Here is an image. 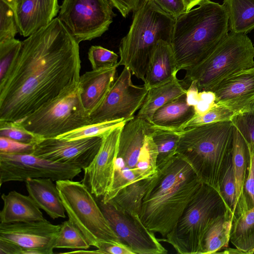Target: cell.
Masks as SVG:
<instances>
[{"instance_id": "obj_1", "label": "cell", "mask_w": 254, "mask_h": 254, "mask_svg": "<svg viewBox=\"0 0 254 254\" xmlns=\"http://www.w3.org/2000/svg\"><path fill=\"white\" fill-rule=\"evenodd\" d=\"M79 44L58 17L22 41L0 79V121H20L76 89Z\"/></svg>"}, {"instance_id": "obj_2", "label": "cell", "mask_w": 254, "mask_h": 254, "mask_svg": "<svg viewBox=\"0 0 254 254\" xmlns=\"http://www.w3.org/2000/svg\"><path fill=\"white\" fill-rule=\"evenodd\" d=\"M202 183L191 166L176 154L157 168L142 200L141 221L165 238Z\"/></svg>"}, {"instance_id": "obj_3", "label": "cell", "mask_w": 254, "mask_h": 254, "mask_svg": "<svg viewBox=\"0 0 254 254\" xmlns=\"http://www.w3.org/2000/svg\"><path fill=\"white\" fill-rule=\"evenodd\" d=\"M224 4L203 0L176 19L170 42L178 72L204 61L228 34Z\"/></svg>"}, {"instance_id": "obj_4", "label": "cell", "mask_w": 254, "mask_h": 254, "mask_svg": "<svg viewBox=\"0 0 254 254\" xmlns=\"http://www.w3.org/2000/svg\"><path fill=\"white\" fill-rule=\"evenodd\" d=\"M232 121L199 125L180 132L177 154L192 168L200 181L218 191L219 182L231 155Z\"/></svg>"}, {"instance_id": "obj_5", "label": "cell", "mask_w": 254, "mask_h": 254, "mask_svg": "<svg viewBox=\"0 0 254 254\" xmlns=\"http://www.w3.org/2000/svg\"><path fill=\"white\" fill-rule=\"evenodd\" d=\"M176 19L152 0H140L129 30L120 42L118 66L127 67L144 82L156 46L160 40L171 42Z\"/></svg>"}, {"instance_id": "obj_6", "label": "cell", "mask_w": 254, "mask_h": 254, "mask_svg": "<svg viewBox=\"0 0 254 254\" xmlns=\"http://www.w3.org/2000/svg\"><path fill=\"white\" fill-rule=\"evenodd\" d=\"M152 127L136 116L123 127L114 165L111 186L101 199L111 200L121 190L139 181L154 177L157 172V150Z\"/></svg>"}, {"instance_id": "obj_7", "label": "cell", "mask_w": 254, "mask_h": 254, "mask_svg": "<svg viewBox=\"0 0 254 254\" xmlns=\"http://www.w3.org/2000/svg\"><path fill=\"white\" fill-rule=\"evenodd\" d=\"M228 211L219 191L202 183L173 229L163 240H159L170 244L179 254H200L207 229Z\"/></svg>"}, {"instance_id": "obj_8", "label": "cell", "mask_w": 254, "mask_h": 254, "mask_svg": "<svg viewBox=\"0 0 254 254\" xmlns=\"http://www.w3.org/2000/svg\"><path fill=\"white\" fill-rule=\"evenodd\" d=\"M254 66V46L246 34L228 33L202 62L186 70L184 81L198 92L210 91L222 80Z\"/></svg>"}, {"instance_id": "obj_9", "label": "cell", "mask_w": 254, "mask_h": 254, "mask_svg": "<svg viewBox=\"0 0 254 254\" xmlns=\"http://www.w3.org/2000/svg\"><path fill=\"white\" fill-rule=\"evenodd\" d=\"M68 220L84 236L90 246L98 249L103 243L121 242L110 227L98 203L82 182H56Z\"/></svg>"}, {"instance_id": "obj_10", "label": "cell", "mask_w": 254, "mask_h": 254, "mask_svg": "<svg viewBox=\"0 0 254 254\" xmlns=\"http://www.w3.org/2000/svg\"><path fill=\"white\" fill-rule=\"evenodd\" d=\"M15 122L43 138L57 137L91 124L90 114L82 105L78 86Z\"/></svg>"}, {"instance_id": "obj_11", "label": "cell", "mask_w": 254, "mask_h": 254, "mask_svg": "<svg viewBox=\"0 0 254 254\" xmlns=\"http://www.w3.org/2000/svg\"><path fill=\"white\" fill-rule=\"evenodd\" d=\"M109 0H63L58 18L79 43L101 36L115 16Z\"/></svg>"}, {"instance_id": "obj_12", "label": "cell", "mask_w": 254, "mask_h": 254, "mask_svg": "<svg viewBox=\"0 0 254 254\" xmlns=\"http://www.w3.org/2000/svg\"><path fill=\"white\" fill-rule=\"evenodd\" d=\"M131 72L124 66L100 105L90 114L91 124L128 121L142 105L149 89L133 84Z\"/></svg>"}, {"instance_id": "obj_13", "label": "cell", "mask_w": 254, "mask_h": 254, "mask_svg": "<svg viewBox=\"0 0 254 254\" xmlns=\"http://www.w3.org/2000/svg\"><path fill=\"white\" fill-rule=\"evenodd\" d=\"M82 169L55 162L33 154L0 152V186L9 182H25L28 179L50 178L54 181L73 180Z\"/></svg>"}, {"instance_id": "obj_14", "label": "cell", "mask_w": 254, "mask_h": 254, "mask_svg": "<svg viewBox=\"0 0 254 254\" xmlns=\"http://www.w3.org/2000/svg\"><path fill=\"white\" fill-rule=\"evenodd\" d=\"M99 205L110 227L120 241L135 254H165L167 250L149 230L140 216L131 213L112 200H100Z\"/></svg>"}, {"instance_id": "obj_15", "label": "cell", "mask_w": 254, "mask_h": 254, "mask_svg": "<svg viewBox=\"0 0 254 254\" xmlns=\"http://www.w3.org/2000/svg\"><path fill=\"white\" fill-rule=\"evenodd\" d=\"M103 136L67 140L59 137L44 138L34 145L33 154L84 170L98 153Z\"/></svg>"}, {"instance_id": "obj_16", "label": "cell", "mask_w": 254, "mask_h": 254, "mask_svg": "<svg viewBox=\"0 0 254 254\" xmlns=\"http://www.w3.org/2000/svg\"><path fill=\"white\" fill-rule=\"evenodd\" d=\"M61 225L43 220L0 223V239L12 242L23 249L40 250L42 254L54 253V244Z\"/></svg>"}, {"instance_id": "obj_17", "label": "cell", "mask_w": 254, "mask_h": 254, "mask_svg": "<svg viewBox=\"0 0 254 254\" xmlns=\"http://www.w3.org/2000/svg\"><path fill=\"white\" fill-rule=\"evenodd\" d=\"M123 126L116 127L103 136L98 153L83 170L84 177L81 182L97 198L102 197L111 186L114 161Z\"/></svg>"}, {"instance_id": "obj_18", "label": "cell", "mask_w": 254, "mask_h": 254, "mask_svg": "<svg viewBox=\"0 0 254 254\" xmlns=\"http://www.w3.org/2000/svg\"><path fill=\"white\" fill-rule=\"evenodd\" d=\"M210 91L215 96L214 105L228 108L239 115L254 110V66L222 80Z\"/></svg>"}, {"instance_id": "obj_19", "label": "cell", "mask_w": 254, "mask_h": 254, "mask_svg": "<svg viewBox=\"0 0 254 254\" xmlns=\"http://www.w3.org/2000/svg\"><path fill=\"white\" fill-rule=\"evenodd\" d=\"M58 0H18L11 6L18 33L27 37L48 25L60 10Z\"/></svg>"}, {"instance_id": "obj_20", "label": "cell", "mask_w": 254, "mask_h": 254, "mask_svg": "<svg viewBox=\"0 0 254 254\" xmlns=\"http://www.w3.org/2000/svg\"><path fill=\"white\" fill-rule=\"evenodd\" d=\"M87 71L80 76L78 89L85 109L90 114L102 103L116 78L117 67Z\"/></svg>"}, {"instance_id": "obj_21", "label": "cell", "mask_w": 254, "mask_h": 254, "mask_svg": "<svg viewBox=\"0 0 254 254\" xmlns=\"http://www.w3.org/2000/svg\"><path fill=\"white\" fill-rule=\"evenodd\" d=\"M195 115V106L189 102L186 93L159 108L148 123L153 128L179 132Z\"/></svg>"}, {"instance_id": "obj_22", "label": "cell", "mask_w": 254, "mask_h": 254, "mask_svg": "<svg viewBox=\"0 0 254 254\" xmlns=\"http://www.w3.org/2000/svg\"><path fill=\"white\" fill-rule=\"evenodd\" d=\"M177 65L170 43L160 40L150 58L144 82L149 89L177 77Z\"/></svg>"}, {"instance_id": "obj_23", "label": "cell", "mask_w": 254, "mask_h": 254, "mask_svg": "<svg viewBox=\"0 0 254 254\" xmlns=\"http://www.w3.org/2000/svg\"><path fill=\"white\" fill-rule=\"evenodd\" d=\"M50 178L28 179L25 181L29 195L53 219L65 217V210L56 184Z\"/></svg>"}, {"instance_id": "obj_24", "label": "cell", "mask_w": 254, "mask_h": 254, "mask_svg": "<svg viewBox=\"0 0 254 254\" xmlns=\"http://www.w3.org/2000/svg\"><path fill=\"white\" fill-rule=\"evenodd\" d=\"M3 205L0 212V223H10L45 219L40 208L28 195L15 190L1 196Z\"/></svg>"}, {"instance_id": "obj_25", "label": "cell", "mask_w": 254, "mask_h": 254, "mask_svg": "<svg viewBox=\"0 0 254 254\" xmlns=\"http://www.w3.org/2000/svg\"><path fill=\"white\" fill-rule=\"evenodd\" d=\"M231 154L236 189V210L233 218V221L241 214L243 190L249 174L251 162L250 152L248 143L235 126Z\"/></svg>"}, {"instance_id": "obj_26", "label": "cell", "mask_w": 254, "mask_h": 254, "mask_svg": "<svg viewBox=\"0 0 254 254\" xmlns=\"http://www.w3.org/2000/svg\"><path fill=\"white\" fill-rule=\"evenodd\" d=\"M183 83L176 77L165 84L149 89L136 116L149 122L159 108L187 93L188 90Z\"/></svg>"}, {"instance_id": "obj_27", "label": "cell", "mask_w": 254, "mask_h": 254, "mask_svg": "<svg viewBox=\"0 0 254 254\" xmlns=\"http://www.w3.org/2000/svg\"><path fill=\"white\" fill-rule=\"evenodd\" d=\"M232 221L233 214L228 211L210 224L202 239L200 254L215 253L228 246Z\"/></svg>"}, {"instance_id": "obj_28", "label": "cell", "mask_w": 254, "mask_h": 254, "mask_svg": "<svg viewBox=\"0 0 254 254\" xmlns=\"http://www.w3.org/2000/svg\"><path fill=\"white\" fill-rule=\"evenodd\" d=\"M230 32L247 34L254 29V0H224Z\"/></svg>"}, {"instance_id": "obj_29", "label": "cell", "mask_w": 254, "mask_h": 254, "mask_svg": "<svg viewBox=\"0 0 254 254\" xmlns=\"http://www.w3.org/2000/svg\"><path fill=\"white\" fill-rule=\"evenodd\" d=\"M230 241L244 254L254 252V207L232 221Z\"/></svg>"}, {"instance_id": "obj_30", "label": "cell", "mask_w": 254, "mask_h": 254, "mask_svg": "<svg viewBox=\"0 0 254 254\" xmlns=\"http://www.w3.org/2000/svg\"><path fill=\"white\" fill-rule=\"evenodd\" d=\"M154 177L126 187L110 200L126 211L140 216L143 198Z\"/></svg>"}, {"instance_id": "obj_31", "label": "cell", "mask_w": 254, "mask_h": 254, "mask_svg": "<svg viewBox=\"0 0 254 254\" xmlns=\"http://www.w3.org/2000/svg\"><path fill=\"white\" fill-rule=\"evenodd\" d=\"M151 136L157 150L158 168L177 154L180 132L152 127Z\"/></svg>"}, {"instance_id": "obj_32", "label": "cell", "mask_w": 254, "mask_h": 254, "mask_svg": "<svg viewBox=\"0 0 254 254\" xmlns=\"http://www.w3.org/2000/svg\"><path fill=\"white\" fill-rule=\"evenodd\" d=\"M90 247L84 236L71 221L68 220L61 224L54 249L87 250Z\"/></svg>"}, {"instance_id": "obj_33", "label": "cell", "mask_w": 254, "mask_h": 254, "mask_svg": "<svg viewBox=\"0 0 254 254\" xmlns=\"http://www.w3.org/2000/svg\"><path fill=\"white\" fill-rule=\"evenodd\" d=\"M218 191L233 216L236 210V189L232 154L229 158L219 182Z\"/></svg>"}, {"instance_id": "obj_34", "label": "cell", "mask_w": 254, "mask_h": 254, "mask_svg": "<svg viewBox=\"0 0 254 254\" xmlns=\"http://www.w3.org/2000/svg\"><path fill=\"white\" fill-rule=\"evenodd\" d=\"M127 121L117 120L90 124L63 134L57 137L67 140L104 136L113 129L123 126Z\"/></svg>"}, {"instance_id": "obj_35", "label": "cell", "mask_w": 254, "mask_h": 254, "mask_svg": "<svg viewBox=\"0 0 254 254\" xmlns=\"http://www.w3.org/2000/svg\"><path fill=\"white\" fill-rule=\"evenodd\" d=\"M0 136L35 145L43 138L25 129L16 122L0 121Z\"/></svg>"}, {"instance_id": "obj_36", "label": "cell", "mask_w": 254, "mask_h": 254, "mask_svg": "<svg viewBox=\"0 0 254 254\" xmlns=\"http://www.w3.org/2000/svg\"><path fill=\"white\" fill-rule=\"evenodd\" d=\"M239 114L236 112L231 109L214 105L206 113L201 115H195L187 123L184 130L187 128L204 124L232 121Z\"/></svg>"}, {"instance_id": "obj_37", "label": "cell", "mask_w": 254, "mask_h": 254, "mask_svg": "<svg viewBox=\"0 0 254 254\" xmlns=\"http://www.w3.org/2000/svg\"><path fill=\"white\" fill-rule=\"evenodd\" d=\"M88 57L93 70L118 66L119 56L100 46H92L88 50Z\"/></svg>"}, {"instance_id": "obj_38", "label": "cell", "mask_w": 254, "mask_h": 254, "mask_svg": "<svg viewBox=\"0 0 254 254\" xmlns=\"http://www.w3.org/2000/svg\"><path fill=\"white\" fill-rule=\"evenodd\" d=\"M18 32L13 9L4 1L0 0V42L15 38Z\"/></svg>"}, {"instance_id": "obj_39", "label": "cell", "mask_w": 254, "mask_h": 254, "mask_svg": "<svg viewBox=\"0 0 254 254\" xmlns=\"http://www.w3.org/2000/svg\"><path fill=\"white\" fill-rule=\"evenodd\" d=\"M248 145L250 152L251 162L249 174L243 190L241 214L254 207V146L249 143Z\"/></svg>"}, {"instance_id": "obj_40", "label": "cell", "mask_w": 254, "mask_h": 254, "mask_svg": "<svg viewBox=\"0 0 254 254\" xmlns=\"http://www.w3.org/2000/svg\"><path fill=\"white\" fill-rule=\"evenodd\" d=\"M21 44V41L15 38L0 42V79L5 75Z\"/></svg>"}, {"instance_id": "obj_41", "label": "cell", "mask_w": 254, "mask_h": 254, "mask_svg": "<svg viewBox=\"0 0 254 254\" xmlns=\"http://www.w3.org/2000/svg\"><path fill=\"white\" fill-rule=\"evenodd\" d=\"M232 122L247 142L254 146V110L236 116Z\"/></svg>"}, {"instance_id": "obj_42", "label": "cell", "mask_w": 254, "mask_h": 254, "mask_svg": "<svg viewBox=\"0 0 254 254\" xmlns=\"http://www.w3.org/2000/svg\"><path fill=\"white\" fill-rule=\"evenodd\" d=\"M34 145L0 136V152L7 154H32Z\"/></svg>"}, {"instance_id": "obj_43", "label": "cell", "mask_w": 254, "mask_h": 254, "mask_svg": "<svg viewBox=\"0 0 254 254\" xmlns=\"http://www.w3.org/2000/svg\"><path fill=\"white\" fill-rule=\"evenodd\" d=\"M162 10L176 18L186 12L183 0H152Z\"/></svg>"}, {"instance_id": "obj_44", "label": "cell", "mask_w": 254, "mask_h": 254, "mask_svg": "<svg viewBox=\"0 0 254 254\" xmlns=\"http://www.w3.org/2000/svg\"><path fill=\"white\" fill-rule=\"evenodd\" d=\"M102 254H135L133 251L121 242L103 243L97 249Z\"/></svg>"}, {"instance_id": "obj_45", "label": "cell", "mask_w": 254, "mask_h": 254, "mask_svg": "<svg viewBox=\"0 0 254 254\" xmlns=\"http://www.w3.org/2000/svg\"><path fill=\"white\" fill-rule=\"evenodd\" d=\"M114 7L117 8L124 17L134 11L139 4L140 0H109Z\"/></svg>"}, {"instance_id": "obj_46", "label": "cell", "mask_w": 254, "mask_h": 254, "mask_svg": "<svg viewBox=\"0 0 254 254\" xmlns=\"http://www.w3.org/2000/svg\"><path fill=\"white\" fill-rule=\"evenodd\" d=\"M23 249L7 241L0 239V254H22Z\"/></svg>"}, {"instance_id": "obj_47", "label": "cell", "mask_w": 254, "mask_h": 254, "mask_svg": "<svg viewBox=\"0 0 254 254\" xmlns=\"http://www.w3.org/2000/svg\"><path fill=\"white\" fill-rule=\"evenodd\" d=\"M202 0H183L186 7V11L198 5Z\"/></svg>"}, {"instance_id": "obj_48", "label": "cell", "mask_w": 254, "mask_h": 254, "mask_svg": "<svg viewBox=\"0 0 254 254\" xmlns=\"http://www.w3.org/2000/svg\"><path fill=\"white\" fill-rule=\"evenodd\" d=\"M65 254H70V253H81V254H99L98 251L97 250H74L73 251H71L69 252L64 253Z\"/></svg>"}, {"instance_id": "obj_49", "label": "cell", "mask_w": 254, "mask_h": 254, "mask_svg": "<svg viewBox=\"0 0 254 254\" xmlns=\"http://www.w3.org/2000/svg\"><path fill=\"white\" fill-rule=\"evenodd\" d=\"M221 253L225 254H244V252H243L242 251H240V250L236 248L235 249L229 248L225 250L224 252Z\"/></svg>"}, {"instance_id": "obj_50", "label": "cell", "mask_w": 254, "mask_h": 254, "mask_svg": "<svg viewBox=\"0 0 254 254\" xmlns=\"http://www.w3.org/2000/svg\"><path fill=\"white\" fill-rule=\"evenodd\" d=\"M10 6H13L18 0H3Z\"/></svg>"}]
</instances>
